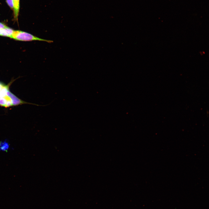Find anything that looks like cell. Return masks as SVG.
I'll use <instances>...</instances> for the list:
<instances>
[{
  "label": "cell",
  "instance_id": "6da1fadb",
  "mask_svg": "<svg viewBox=\"0 0 209 209\" xmlns=\"http://www.w3.org/2000/svg\"><path fill=\"white\" fill-rule=\"evenodd\" d=\"M13 81L7 84L0 81V106L5 108L26 104H30L20 99L12 93L10 87Z\"/></svg>",
  "mask_w": 209,
  "mask_h": 209
},
{
  "label": "cell",
  "instance_id": "7a4b0ae2",
  "mask_svg": "<svg viewBox=\"0 0 209 209\" xmlns=\"http://www.w3.org/2000/svg\"><path fill=\"white\" fill-rule=\"evenodd\" d=\"M10 38L16 40L21 41H39L48 43L53 42L52 40L42 39L29 33L19 30H14Z\"/></svg>",
  "mask_w": 209,
  "mask_h": 209
},
{
  "label": "cell",
  "instance_id": "3957f363",
  "mask_svg": "<svg viewBox=\"0 0 209 209\" xmlns=\"http://www.w3.org/2000/svg\"><path fill=\"white\" fill-rule=\"evenodd\" d=\"M14 8L13 10L14 17L15 20L18 21L20 8V0H13Z\"/></svg>",
  "mask_w": 209,
  "mask_h": 209
},
{
  "label": "cell",
  "instance_id": "277c9868",
  "mask_svg": "<svg viewBox=\"0 0 209 209\" xmlns=\"http://www.w3.org/2000/svg\"><path fill=\"white\" fill-rule=\"evenodd\" d=\"M14 30L8 26L1 29V36L11 37Z\"/></svg>",
  "mask_w": 209,
  "mask_h": 209
},
{
  "label": "cell",
  "instance_id": "5b68a950",
  "mask_svg": "<svg viewBox=\"0 0 209 209\" xmlns=\"http://www.w3.org/2000/svg\"><path fill=\"white\" fill-rule=\"evenodd\" d=\"M9 148V145L6 142H2L0 144V149L2 151L7 150Z\"/></svg>",
  "mask_w": 209,
  "mask_h": 209
},
{
  "label": "cell",
  "instance_id": "8992f818",
  "mask_svg": "<svg viewBox=\"0 0 209 209\" xmlns=\"http://www.w3.org/2000/svg\"><path fill=\"white\" fill-rule=\"evenodd\" d=\"M6 2L10 8L13 11L14 8V3L13 0H6Z\"/></svg>",
  "mask_w": 209,
  "mask_h": 209
},
{
  "label": "cell",
  "instance_id": "52a82bcc",
  "mask_svg": "<svg viewBox=\"0 0 209 209\" xmlns=\"http://www.w3.org/2000/svg\"><path fill=\"white\" fill-rule=\"evenodd\" d=\"M7 27V26L5 25L4 24L0 22V29H3Z\"/></svg>",
  "mask_w": 209,
  "mask_h": 209
},
{
  "label": "cell",
  "instance_id": "ba28073f",
  "mask_svg": "<svg viewBox=\"0 0 209 209\" xmlns=\"http://www.w3.org/2000/svg\"><path fill=\"white\" fill-rule=\"evenodd\" d=\"M1 29H0V35L1 36Z\"/></svg>",
  "mask_w": 209,
  "mask_h": 209
}]
</instances>
